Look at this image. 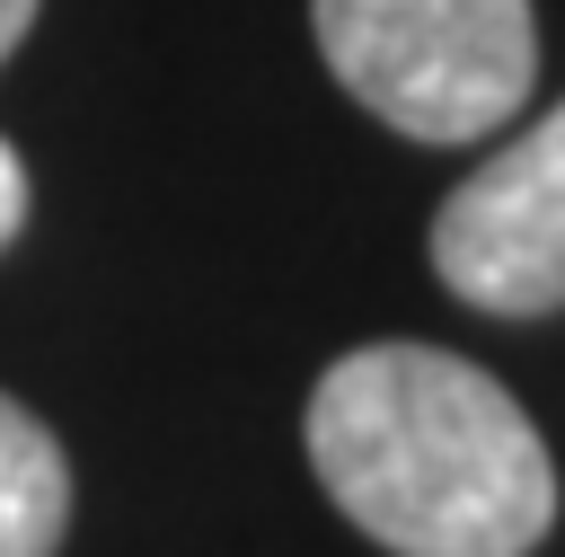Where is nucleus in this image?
<instances>
[{
    "label": "nucleus",
    "mask_w": 565,
    "mask_h": 557,
    "mask_svg": "<svg viewBox=\"0 0 565 557\" xmlns=\"http://www.w3.org/2000/svg\"><path fill=\"white\" fill-rule=\"evenodd\" d=\"M309 469L388 557H530L556 460L512 389L441 345H353L309 389Z\"/></svg>",
    "instance_id": "1"
},
{
    "label": "nucleus",
    "mask_w": 565,
    "mask_h": 557,
    "mask_svg": "<svg viewBox=\"0 0 565 557\" xmlns=\"http://www.w3.org/2000/svg\"><path fill=\"white\" fill-rule=\"evenodd\" d=\"M309 27L335 88L406 141H477L539 80L530 0H309Z\"/></svg>",
    "instance_id": "2"
},
{
    "label": "nucleus",
    "mask_w": 565,
    "mask_h": 557,
    "mask_svg": "<svg viewBox=\"0 0 565 557\" xmlns=\"http://www.w3.org/2000/svg\"><path fill=\"white\" fill-rule=\"evenodd\" d=\"M433 274L494 318L565 309V106L468 168L433 212Z\"/></svg>",
    "instance_id": "3"
},
{
    "label": "nucleus",
    "mask_w": 565,
    "mask_h": 557,
    "mask_svg": "<svg viewBox=\"0 0 565 557\" xmlns=\"http://www.w3.org/2000/svg\"><path fill=\"white\" fill-rule=\"evenodd\" d=\"M71 530V460L44 433V416H26L0 389V557H53Z\"/></svg>",
    "instance_id": "4"
},
{
    "label": "nucleus",
    "mask_w": 565,
    "mask_h": 557,
    "mask_svg": "<svg viewBox=\"0 0 565 557\" xmlns=\"http://www.w3.org/2000/svg\"><path fill=\"white\" fill-rule=\"evenodd\" d=\"M18 230H26V159L0 141V248H9Z\"/></svg>",
    "instance_id": "5"
},
{
    "label": "nucleus",
    "mask_w": 565,
    "mask_h": 557,
    "mask_svg": "<svg viewBox=\"0 0 565 557\" xmlns=\"http://www.w3.org/2000/svg\"><path fill=\"white\" fill-rule=\"evenodd\" d=\"M35 27V0H0V62L18 53V35Z\"/></svg>",
    "instance_id": "6"
}]
</instances>
